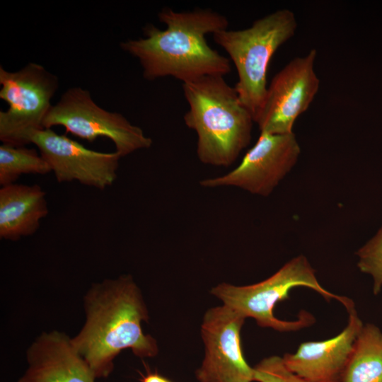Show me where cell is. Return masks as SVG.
<instances>
[{
  "mask_svg": "<svg viewBox=\"0 0 382 382\" xmlns=\"http://www.w3.org/2000/svg\"><path fill=\"white\" fill-rule=\"evenodd\" d=\"M83 307L85 323L71 342L96 378L112 373L114 359L125 349L140 358L157 355L156 340L142 331L148 310L131 275L93 283L83 297Z\"/></svg>",
  "mask_w": 382,
  "mask_h": 382,
  "instance_id": "obj_1",
  "label": "cell"
},
{
  "mask_svg": "<svg viewBox=\"0 0 382 382\" xmlns=\"http://www.w3.org/2000/svg\"><path fill=\"white\" fill-rule=\"evenodd\" d=\"M158 16L166 25L165 30L149 24L144 28V37L120 43L124 51L139 59L146 79L171 76L185 83L231 72L229 59L205 39L209 33L228 28L226 16L207 8L178 12L170 8Z\"/></svg>",
  "mask_w": 382,
  "mask_h": 382,
  "instance_id": "obj_2",
  "label": "cell"
},
{
  "mask_svg": "<svg viewBox=\"0 0 382 382\" xmlns=\"http://www.w3.org/2000/svg\"><path fill=\"white\" fill-rule=\"evenodd\" d=\"M189 109L185 125L197 135V155L204 164L229 166L247 147L254 122L234 87L223 76H205L183 83Z\"/></svg>",
  "mask_w": 382,
  "mask_h": 382,
  "instance_id": "obj_3",
  "label": "cell"
},
{
  "mask_svg": "<svg viewBox=\"0 0 382 382\" xmlns=\"http://www.w3.org/2000/svg\"><path fill=\"white\" fill-rule=\"evenodd\" d=\"M296 28L294 13L282 8L255 21L248 28L213 34L214 42L228 53L236 68L238 79L234 88L253 120L266 94L270 62L277 49L294 36Z\"/></svg>",
  "mask_w": 382,
  "mask_h": 382,
  "instance_id": "obj_4",
  "label": "cell"
},
{
  "mask_svg": "<svg viewBox=\"0 0 382 382\" xmlns=\"http://www.w3.org/2000/svg\"><path fill=\"white\" fill-rule=\"evenodd\" d=\"M298 286L311 289L325 300L336 299L345 307L350 299L336 295L319 283L316 271L306 257L299 255L267 279L248 286H234L226 282L213 287L212 294L246 318H254L262 328H270L279 332L296 331L311 325L315 319L307 311H301L295 320L277 318L274 308L279 301L289 299L290 291Z\"/></svg>",
  "mask_w": 382,
  "mask_h": 382,
  "instance_id": "obj_5",
  "label": "cell"
},
{
  "mask_svg": "<svg viewBox=\"0 0 382 382\" xmlns=\"http://www.w3.org/2000/svg\"><path fill=\"white\" fill-rule=\"evenodd\" d=\"M0 84V98L8 105L6 110L0 111V140L25 146L35 132L44 129L58 78L42 65L30 62L16 71L1 66Z\"/></svg>",
  "mask_w": 382,
  "mask_h": 382,
  "instance_id": "obj_6",
  "label": "cell"
},
{
  "mask_svg": "<svg viewBox=\"0 0 382 382\" xmlns=\"http://www.w3.org/2000/svg\"><path fill=\"white\" fill-rule=\"evenodd\" d=\"M44 129L62 126L70 133L89 142L98 137L110 139L115 151L125 157L136 151L148 149L152 139L132 125L122 114L107 111L92 99L90 92L80 87L69 88L52 105L44 121Z\"/></svg>",
  "mask_w": 382,
  "mask_h": 382,
  "instance_id": "obj_7",
  "label": "cell"
},
{
  "mask_svg": "<svg viewBox=\"0 0 382 382\" xmlns=\"http://www.w3.org/2000/svg\"><path fill=\"white\" fill-rule=\"evenodd\" d=\"M301 153L294 132H260L240 164L226 174L201 180L202 187H236L267 197L296 164Z\"/></svg>",
  "mask_w": 382,
  "mask_h": 382,
  "instance_id": "obj_8",
  "label": "cell"
},
{
  "mask_svg": "<svg viewBox=\"0 0 382 382\" xmlns=\"http://www.w3.org/2000/svg\"><path fill=\"white\" fill-rule=\"evenodd\" d=\"M317 52L291 59L272 79L254 122L260 132L288 134L296 118L305 112L319 88L314 71Z\"/></svg>",
  "mask_w": 382,
  "mask_h": 382,
  "instance_id": "obj_9",
  "label": "cell"
},
{
  "mask_svg": "<svg viewBox=\"0 0 382 382\" xmlns=\"http://www.w3.org/2000/svg\"><path fill=\"white\" fill-rule=\"evenodd\" d=\"M245 318L226 305L207 310L201 325L205 347L199 382H252L253 369L245 359L241 330Z\"/></svg>",
  "mask_w": 382,
  "mask_h": 382,
  "instance_id": "obj_10",
  "label": "cell"
},
{
  "mask_svg": "<svg viewBox=\"0 0 382 382\" xmlns=\"http://www.w3.org/2000/svg\"><path fill=\"white\" fill-rule=\"evenodd\" d=\"M30 143L37 147L58 183L77 181L104 190L117 179L122 157L116 151L105 153L87 149L52 129L35 132Z\"/></svg>",
  "mask_w": 382,
  "mask_h": 382,
  "instance_id": "obj_11",
  "label": "cell"
},
{
  "mask_svg": "<svg viewBox=\"0 0 382 382\" xmlns=\"http://www.w3.org/2000/svg\"><path fill=\"white\" fill-rule=\"evenodd\" d=\"M345 308L348 323L342 332L328 340L302 342L294 353L282 357L289 370L308 382H341L364 325L354 301Z\"/></svg>",
  "mask_w": 382,
  "mask_h": 382,
  "instance_id": "obj_12",
  "label": "cell"
},
{
  "mask_svg": "<svg viewBox=\"0 0 382 382\" xmlns=\"http://www.w3.org/2000/svg\"><path fill=\"white\" fill-rule=\"evenodd\" d=\"M28 368L18 382H95L93 371L64 332H42L26 351Z\"/></svg>",
  "mask_w": 382,
  "mask_h": 382,
  "instance_id": "obj_13",
  "label": "cell"
},
{
  "mask_svg": "<svg viewBox=\"0 0 382 382\" xmlns=\"http://www.w3.org/2000/svg\"><path fill=\"white\" fill-rule=\"evenodd\" d=\"M49 212L46 193L37 184L13 183L0 189V238L17 241L34 234Z\"/></svg>",
  "mask_w": 382,
  "mask_h": 382,
  "instance_id": "obj_14",
  "label": "cell"
},
{
  "mask_svg": "<svg viewBox=\"0 0 382 382\" xmlns=\"http://www.w3.org/2000/svg\"><path fill=\"white\" fill-rule=\"evenodd\" d=\"M341 382H382V332L374 324L363 325Z\"/></svg>",
  "mask_w": 382,
  "mask_h": 382,
  "instance_id": "obj_15",
  "label": "cell"
},
{
  "mask_svg": "<svg viewBox=\"0 0 382 382\" xmlns=\"http://www.w3.org/2000/svg\"><path fill=\"white\" fill-rule=\"evenodd\" d=\"M51 168L33 148L3 143L0 146V185L15 183L23 175H47Z\"/></svg>",
  "mask_w": 382,
  "mask_h": 382,
  "instance_id": "obj_16",
  "label": "cell"
},
{
  "mask_svg": "<svg viewBox=\"0 0 382 382\" xmlns=\"http://www.w3.org/2000/svg\"><path fill=\"white\" fill-rule=\"evenodd\" d=\"M357 267L361 272L373 278V293L376 295L382 289V226L376 234L356 253Z\"/></svg>",
  "mask_w": 382,
  "mask_h": 382,
  "instance_id": "obj_17",
  "label": "cell"
},
{
  "mask_svg": "<svg viewBox=\"0 0 382 382\" xmlns=\"http://www.w3.org/2000/svg\"><path fill=\"white\" fill-rule=\"evenodd\" d=\"M253 369V381L308 382L289 370L279 356H270L261 360Z\"/></svg>",
  "mask_w": 382,
  "mask_h": 382,
  "instance_id": "obj_18",
  "label": "cell"
},
{
  "mask_svg": "<svg viewBox=\"0 0 382 382\" xmlns=\"http://www.w3.org/2000/svg\"><path fill=\"white\" fill-rule=\"evenodd\" d=\"M141 382H173L156 371L154 372L148 371L146 375H141Z\"/></svg>",
  "mask_w": 382,
  "mask_h": 382,
  "instance_id": "obj_19",
  "label": "cell"
}]
</instances>
